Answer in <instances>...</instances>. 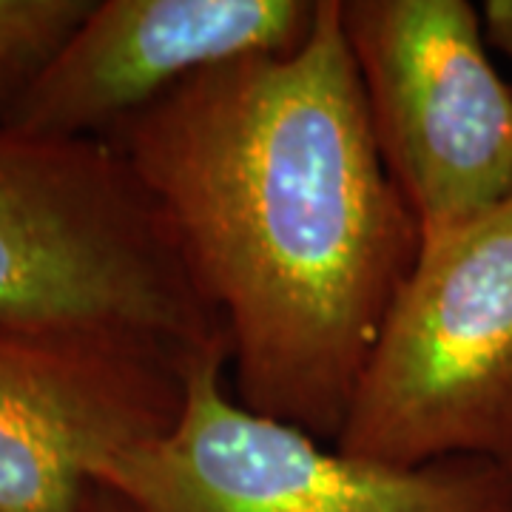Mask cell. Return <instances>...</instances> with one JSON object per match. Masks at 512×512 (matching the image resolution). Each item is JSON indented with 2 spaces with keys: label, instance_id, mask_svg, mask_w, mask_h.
<instances>
[{
  "label": "cell",
  "instance_id": "cell-1",
  "mask_svg": "<svg viewBox=\"0 0 512 512\" xmlns=\"http://www.w3.org/2000/svg\"><path fill=\"white\" fill-rule=\"evenodd\" d=\"M228 336L234 396L333 444L421 231L376 148L339 20L194 74L103 137Z\"/></svg>",
  "mask_w": 512,
  "mask_h": 512
},
{
  "label": "cell",
  "instance_id": "cell-2",
  "mask_svg": "<svg viewBox=\"0 0 512 512\" xmlns=\"http://www.w3.org/2000/svg\"><path fill=\"white\" fill-rule=\"evenodd\" d=\"M0 336L160 367L228 359L163 214L106 140L0 123Z\"/></svg>",
  "mask_w": 512,
  "mask_h": 512
},
{
  "label": "cell",
  "instance_id": "cell-3",
  "mask_svg": "<svg viewBox=\"0 0 512 512\" xmlns=\"http://www.w3.org/2000/svg\"><path fill=\"white\" fill-rule=\"evenodd\" d=\"M333 447L404 470H512V197L421 237Z\"/></svg>",
  "mask_w": 512,
  "mask_h": 512
},
{
  "label": "cell",
  "instance_id": "cell-4",
  "mask_svg": "<svg viewBox=\"0 0 512 512\" xmlns=\"http://www.w3.org/2000/svg\"><path fill=\"white\" fill-rule=\"evenodd\" d=\"M225 367H194L177 419L114 453L94 487L123 512H512L507 467L456 458L404 470L345 456L239 404Z\"/></svg>",
  "mask_w": 512,
  "mask_h": 512
},
{
  "label": "cell",
  "instance_id": "cell-5",
  "mask_svg": "<svg viewBox=\"0 0 512 512\" xmlns=\"http://www.w3.org/2000/svg\"><path fill=\"white\" fill-rule=\"evenodd\" d=\"M384 168L421 237L512 197V83L467 0H339Z\"/></svg>",
  "mask_w": 512,
  "mask_h": 512
},
{
  "label": "cell",
  "instance_id": "cell-6",
  "mask_svg": "<svg viewBox=\"0 0 512 512\" xmlns=\"http://www.w3.org/2000/svg\"><path fill=\"white\" fill-rule=\"evenodd\" d=\"M319 0H94L6 126L103 140L194 74L305 43Z\"/></svg>",
  "mask_w": 512,
  "mask_h": 512
},
{
  "label": "cell",
  "instance_id": "cell-7",
  "mask_svg": "<svg viewBox=\"0 0 512 512\" xmlns=\"http://www.w3.org/2000/svg\"><path fill=\"white\" fill-rule=\"evenodd\" d=\"M160 367L0 336V512H86L97 470L177 419Z\"/></svg>",
  "mask_w": 512,
  "mask_h": 512
},
{
  "label": "cell",
  "instance_id": "cell-8",
  "mask_svg": "<svg viewBox=\"0 0 512 512\" xmlns=\"http://www.w3.org/2000/svg\"><path fill=\"white\" fill-rule=\"evenodd\" d=\"M94 0H0V123L92 12Z\"/></svg>",
  "mask_w": 512,
  "mask_h": 512
},
{
  "label": "cell",
  "instance_id": "cell-9",
  "mask_svg": "<svg viewBox=\"0 0 512 512\" xmlns=\"http://www.w3.org/2000/svg\"><path fill=\"white\" fill-rule=\"evenodd\" d=\"M481 18H484L487 43L507 57V63L512 66V0H487L481 6Z\"/></svg>",
  "mask_w": 512,
  "mask_h": 512
},
{
  "label": "cell",
  "instance_id": "cell-10",
  "mask_svg": "<svg viewBox=\"0 0 512 512\" xmlns=\"http://www.w3.org/2000/svg\"><path fill=\"white\" fill-rule=\"evenodd\" d=\"M86 512H123L120 510V504L111 498L106 490H100V487H92V495H89V507Z\"/></svg>",
  "mask_w": 512,
  "mask_h": 512
},
{
  "label": "cell",
  "instance_id": "cell-11",
  "mask_svg": "<svg viewBox=\"0 0 512 512\" xmlns=\"http://www.w3.org/2000/svg\"><path fill=\"white\" fill-rule=\"evenodd\" d=\"M510 473H512V470H510Z\"/></svg>",
  "mask_w": 512,
  "mask_h": 512
}]
</instances>
